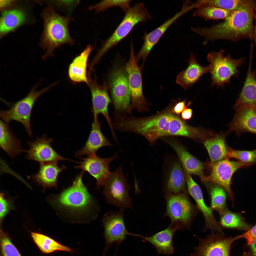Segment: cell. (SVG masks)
Returning a JSON list of instances; mask_svg holds the SVG:
<instances>
[{
	"instance_id": "obj_38",
	"label": "cell",
	"mask_w": 256,
	"mask_h": 256,
	"mask_svg": "<svg viewBox=\"0 0 256 256\" xmlns=\"http://www.w3.org/2000/svg\"><path fill=\"white\" fill-rule=\"evenodd\" d=\"M231 158L249 166L256 164V150L242 151L234 150L230 148L227 156L229 159Z\"/></svg>"
},
{
	"instance_id": "obj_4",
	"label": "cell",
	"mask_w": 256,
	"mask_h": 256,
	"mask_svg": "<svg viewBox=\"0 0 256 256\" xmlns=\"http://www.w3.org/2000/svg\"><path fill=\"white\" fill-rule=\"evenodd\" d=\"M42 16L44 29L40 46L45 52L42 57L44 60L53 56L55 50L58 47L64 44L71 46L74 44L69 28V23L74 19L68 16L59 15L50 5L44 9Z\"/></svg>"
},
{
	"instance_id": "obj_3",
	"label": "cell",
	"mask_w": 256,
	"mask_h": 256,
	"mask_svg": "<svg viewBox=\"0 0 256 256\" xmlns=\"http://www.w3.org/2000/svg\"><path fill=\"white\" fill-rule=\"evenodd\" d=\"M254 0H243L239 7L232 12L222 22L199 27L197 32L205 42L225 40L233 42L248 38L254 40L253 24Z\"/></svg>"
},
{
	"instance_id": "obj_9",
	"label": "cell",
	"mask_w": 256,
	"mask_h": 256,
	"mask_svg": "<svg viewBox=\"0 0 256 256\" xmlns=\"http://www.w3.org/2000/svg\"><path fill=\"white\" fill-rule=\"evenodd\" d=\"M104 186L102 194L108 203L121 210L133 209L130 188L121 167L111 173Z\"/></svg>"
},
{
	"instance_id": "obj_39",
	"label": "cell",
	"mask_w": 256,
	"mask_h": 256,
	"mask_svg": "<svg viewBox=\"0 0 256 256\" xmlns=\"http://www.w3.org/2000/svg\"><path fill=\"white\" fill-rule=\"evenodd\" d=\"M131 0H103L90 7V9H95L97 12L103 11L111 7L118 6L126 12L130 8Z\"/></svg>"
},
{
	"instance_id": "obj_24",
	"label": "cell",
	"mask_w": 256,
	"mask_h": 256,
	"mask_svg": "<svg viewBox=\"0 0 256 256\" xmlns=\"http://www.w3.org/2000/svg\"><path fill=\"white\" fill-rule=\"evenodd\" d=\"M188 66L177 77L176 82L184 89L187 90L194 85L205 74L209 72L208 66H203L198 63L194 55L191 53L186 60Z\"/></svg>"
},
{
	"instance_id": "obj_23",
	"label": "cell",
	"mask_w": 256,
	"mask_h": 256,
	"mask_svg": "<svg viewBox=\"0 0 256 256\" xmlns=\"http://www.w3.org/2000/svg\"><path fill=\"white\" fill-rule=\"evenodd\" d=\"M66 167H59L57 162L40 163L38 171L31 176L33 182L43 189L57 187V179L60 173Z\"/></svg>"
},
{
	"instance_id": "obj_14",
	"label": "cell",
	"mask_w": 256,
	"mask_h": 256,
	"mask_svg": "<svg viewBox=\"0 0 256 256\" xmlns=\"http://www.w3.org/2000/svg\"><path fill=\"white\" fill-rule=\"evenodd\" d=\"M239 235L228 237L211 233L205 238H199L198 245L191 256H230L232 244L240 239Z\"/></svg>"
},
{
	"instance_id": "obj_42",
	"label": "cell",
	"mask_w": 256,
	"mask_h": 256,
	"mask_svg": "<svg viewBox=\"0 0 256 256\" xmlns=\"http://www.w3.org/2000/svg\"><path fill=\"white\" fill-rule=\"evenodd\" d=\"M239 235L240 238L245 239L247 244L250 246L256 239V225L244 233Z\"/></svg>"
},
{
	"instance_id": "obj_26",
	"label": "cell",
	"mask_w": 256,
	"mask_h": 256,
	"mask_svg": "<svg viewBox=\"0 0 256 256\" xmlns=\"http://www.w3.org/2000/svg\"><path fill=\"white\" fill-rule=\"evenodd\" d=\"M179 230L177 226L170 224L166 229L150 236L141 235L140 238L152 245L159 254L170 255L174 251L173 238L175 232Z\"/></svg>"
},
{
	"instance_id": "obj_6",
	"label": "cell",
	"mask_w": 256,
	"mask_h": 256,
	"mask_svg": "<svg viewBox=\"0 0 256 256\" xmlns=\"http://www.w3.org/2000/svg\"><path fill=\"white\" fill-rule=\"evenodd\" d=\"M224 50L220 49L218 51H211L207 55L212 87L215 85L224 88L225 83L230 84L232 77L238 78V68L244 64L246 57L235 59L231 57L230 53L224 56Z\"/></svg>"
},
{
	"instance_id": "obj_2",
	"label": "cell",
	"mask_w": 256,
	"mask_h": 256,
	"mask_svg": "<svg viewBox=\"0 0 256 256\" xmlns=\"http://www.w3.org/2000/svg\"><path fill=\"white\" fill-rule=\"evenodd\" d=\"M83 172L77 176L70 186L53 195L50 200L57 213L70 223H87L96 218L99 207L82 181Z\"/></svg>"
},
{
	"instance_id": "obj_7",
	"label": "cell",
	"mask_w": 256,
	"mask_h": 256,
	"mask_svg": "<svg viewBox=\"0 0 256 256\" xmlns=\"http://www.w3.org/2000/svg\"><path fill=\"white\" fill-rule=\"evenodd\" d=\"M151 19L143 4H135L125 12L123 20L110 36L103 42L93 59L94 61L97 63L107 51L125 37L137 24L146 22Z\"/></svg>"
},
{
	"instance_id": "obj_22",
	"label": "cell",
	"mask_w": 256,
	"mask_h": 256,
	"mask_svg": "<svg viewBox=\"0 0 256 256\" xmlns=\"http://www.w3.org/2000/svg\"><path fill=\"white\" fill-rule=\"evenodd\" d=\"M165 140L176 152L183 168L190 174L197 175L204 182L206 177L204 172L205 164L191 155L176 141L173 139Z\"/></svg>"
},
{
	"instance_id": "obj_36",
	"label": "cell",
	"mask_w": 256,
	"mask_h": 256,
	"mask_svg": "<svg viewBox=\"0 0 256 256\" xmlns=\"http://www.w3.org/2000/svg\"><path fill=\"white\" fill-rule=\"evenodd\" d=\"M0 256H22L6 232L0 231Z\"/></svg>"
},
{
	"instance_id": "obj_46",
	"label": "cell",
	"mask_w": 256,
	"mask_h": 256,
	"mask_svg": "<svg viewBox=\"0 0 256 256\" xmlns=\"http://www.w3.org/2000/svg\"><path fill=\"white\" fill-rule=\"evenodd\" d=\"M11 0H0V7L2 9L5 8L9 6L13 2Z\"/></svg>"
},
{
	"instance_id": "obj_37",
	"label": "cell",
	"mask_w": 256,
	"mask_h": 256,
	"mask_svg": "<svg viewBox=\"0 0 256 256\" xmlns=\"http://www.w3.org/2000/svg\"><path fill=\"white\" fill-rule=\"evenodd\" d=\"M242 1V0H200L197 1V4L199 7L211 6L233 11L239 7Z\"/></svg>"
},
{
	"instance_id": "obj_21",
	"label": "cell",
	"mask_w": 256,
	"mask_h": 256,
	"mask_svg": "<svg viewBox=\"0 0 256 256\" xmlns=\"http://www.w3.org/2000/svg\"><path fill=\"white\" fill-rule=\"evenodd\" d=\"M93 121L88 139L83 147L76 152V156L96 155L98 150L105 146H112L110 141L103 135L101 129V123L98 120V115H93Z\"/></svg>"
},
{
	"instance_id": "obj_1",
	"label": "cell",
	"mask_w": 256,
	"mask_h": 256,
	"mask_svg": "<svg viewBox=\"0 0 256 256\" xmlns=\"http://www.w3.org/2000/svg\"><path fill=\"white\" fill-rule=\"evenodd\" d=\"M171 106L146 117L123 116L119 122L120 129L122 132L142 135L151 145L159 138L166 136H182L201 141L207 138V130L188 125L180 116L172 112Z\"/></svg>"
},
{
	"instance_id": "obj_40",
	"label": "cell",
	"mask_w": 256,
	"mask_h": 256,
	"mask_svg": "<svg viewBox=\"0 0 256 256\" xmlns=\"http://www.w3.org/2000/svg\"><path fill=\"white\" fill-rule=\"evenodd\" d=\"M14 208L13 203L5 197L3 193L0 195V223L5 216Z\"/></svg>"
},
{
	"instance_id": "obj_18",
	"label": "cell",
	"mask_w": 256,
	"mask_h": 256,
	"mask_svg": "<svg viewBox=\"0 0 256 256\" xmlns=\"http://www.w3.org/2000/svg\"><path fill=\"white\" fill-rule=\"evenodd\" d=\"M117 152L113 157L107 158H100L96 155L81 158L82 161L76 162L78 165L74 167L89 173L96 180L97 187L99 188L104 185L109 176V164L117 157Z\"/></svg>"
},
{
	"instance_id": "obj_31",
	"label": "cell",
	"mask_w": 256,
	"mask_h": 256,
	"mask_svg": "<svg viewBox=\"0 0 256 256\" xmlns=\"http://www.w3.org/2000/svg\"><path fill=\"white\" fill-rule=\"evenodd\" d=\"M25 19V14L21 10L14 9L4 11L0 18V36L15 30L24 23Z\"/></svg>"
},
{
	"instance_id": "obj_45",
	"label": "cell",
	"mask_w": 256,
	"mask_h": 256,
	"mask_svg": "<svg viewBox=\"0 0 256 256\" xmlns=\"http://www.w3.org/2000/svg\"><path fill=\"white\" fill-rule=\"evenodd\" d=\"M254 13L253 17L255 21V25H254V40L256 43V2L253 6Z\"/></svg>"
},
{
	"instance_id": "obj_11",
	"label": "cell",
	"mask_w": 256,
	"mask_h": 256,
	"mask_svg": "<svg viewBox=\"0 0 256 256\" xmlns=\"http://www.w3.org/2000/svg\"><path fill=\"white\" fill-rule=\"evenodd\" d=\"M108 81L115 113L126 115L128 113L131 104V93L125 68L117 67L114 69L110 74Z\"/></svg>"
},
{
	"instance_id": "obj_44",
	"label": "cell",
	"mask_w": 256,
	"mask_h": 256,
	"mask_svg": "<svg viewBox=\"0 0 256 256\" xmlns=\"http://www.w3.org/2000/svg\"><path fill=\"white\" fill-rule=\"evenodd\" d=\"M192 110L190 108H187L184 110L181 114V118L184 120L189 119L192 115Z\"/></svg>"
},
{
	"instance_id": "obj_47",
	"label": "cell",
	"mask_w": 256,
	"mask_h": 256,
	"mask_svg": "<svg viewBox=\"0 0 256 256\" xmlns=\"http://www.w3.org/2000/svg\"><path fill=\"white\" fill-rule=\"evenodd\" d=\"M251 253L254 256H256V239L250 245Z\"/></svg>"
},
{
	"instance_id": "obj_16",
	"label": "cell",
	"mask_w": 256,
	"mask_h": 256,
	"mask_svg": "<svg viewBox=\"0 0 256 256\" xmlns=\"http://www.w3.org/2000/svg\"><path fill=\"white\" fill-rule=\"evenodd\" d=\"M88 84L91 93L92 107L91 110L93 115L102 114L105 118L110 128L113 136L115 134L113 128L111 119L108 112L109 105L112 101L108 93L109 86L105 82L101 85L97 82L95 76L92 78L91 74L88 76Z\"/></svg>"
},
{
	"instance_id": "obj_33",
	"label": "cell",
	"mask_w": 256,
	"mask_h": 256,
	"mask_svg": "<svg viewBox=\"0 0 256 256\" xmlns=\"http://www.w3.org/2000/svg\"><path fill=\"white\" fill-rule=\"evenodd\" d=\"M204 183L210 198V207L212 211L215 210L219 214L227 207V193L222 187L219 185L209 182Z\"/></svg>"
},
{
	"instance_id": "obj_19",
	"label": "cell",
	"mask_w": 256,
	"mask_h": 256,
	"mask_svg": "<svg viewBox=\"0 0 256 256\" xmlns=\"http://www.w3.org/2000/svg\"><path fill=\"white\" fill-rule=\"evenodd\" d=\"M234 109L236 112L229 125L228 133L234 132L238 136L245 132L256 134V107L245 105Z\"/></svg>"
},
{
	"instance_id": "obj_13",
	"label": "cell",
	"mask_w": 256,
	"mask_h": 256,
	"mask_svg": "<svg viewBox=\"0 0 256 256\" xmlns=\"http://www.w3.org/2000/svg\"><path fill=\"white\" fill-rule=\"evenodd\" d=\"M249 166L238 161H230L227 159L211 162L209 165L210 174L206 176L204 182H211L222 187L226 192L233 206L234 197L231 187L232 175L239 168Z\"/></svg>"
},
{
	"instance_id": "obj_32",
	"label": "cell",
	"mask_w": 256,
	"mask_h": 256,
	"mask_svg": "<svg viewBox=\"0 0 256 256\" xmlns=\"http://www.w3.org/2000/svg\"><path fill=\"white\" fill-rule=\"evenodd\" d=\"M31 234L34 242L40 251L44 253L49 254L57 251H73L70 248L40 233L32 232Z\"/></svg>"
},
{
	"instance_id": "obj_29",
	"label": "cell",
	"mask_w": 256,
	"mask_h": 256,
	"mask_svg": "<svg viewBox=\"0 0 256 256\" xmlns=\"http://www.w3.org/2000/svg\"><path fill=\"white\" fill-rule=\"evenodd\" d=\"M202 142L208 151L211 163L227 159L230 147L226 144L225 135L217 134Z\"/></svg>"
},
{
	"instance_id": "obj_34",
	"label": "cell",
	"mask_w": 256,
	"mask_h": 256,
	"mask_svg": "<svg viewBox=\"0 0 256 256\" xmlns=\"http://www.w3.org/2000/svg\"><path fill=\"white\" fill-rule=\"evenodd\" d=\"M219 215L220 219L219 223L223 229L247 230L251 228V226L246 222L240 214L231 211L227 207Z\"/></svg>"
},
{
	"instance_id": "obj_20",
	"label": "cell",
	"mask_w": 256,
	"mask_h": 256,
	"mask_svg": "<svg viewBox=\"0 0 256 256\" xmlns=\"http://www.w3.org/2000/svg\"><path fill=\"white\" fill-rule=\"evenodd\" d=\"M189 11L187 5L183 4L181 10L172 17L166 21L157 28L148 33L146 32L142 37L144 42L140 50L136 57L138 64L141 59L144 65L145 60L151 50L169 27L176 20Z\"/></svg>"
},
{
	"instance_id": "obj_25",
	"label": "cell",
	"mask_w": 256,
	"mask_h": 256,
	"mask_svg": "<svg viewBox=\"0 0 256 256\" xmlns=\"http://www.w3.org/2000/svg\"><path fill=\"white\" fill-rule=\"evenodd\" d=\"M253 51L251 50L249 65L244 84L234 108L243 106L256 107V68L251 70Z\"/></svg>"
},
{
	"instance_id": "obj_30",
	"label": "cell",
	"mask_w": 256,
	"mask_h": 256,
	"mask_svg": "<svg viewBox=\"0 0 256 256\" xmlns=\"http://www.w3.org/2000/svg\"><path fill=\"white\" fill-rule=\"evenodd\" d=\"M170 169L165 185L166 193L176 194L186 190L185 177L180 163L174 162Z\"/></svg>"
},
{
	"instance_id": "obj_48",
	"label": "cell",
	"mask_w": 256,
	"mask_h": 256,
	"mask_svg": "<svg viewBox=\"0 0 256 256\" xmlns=\"http://www.w3.org/2000/svg\"><path fill=\"white\" fill-rule=\"evenodd\" d=\"M242 256H254L251 252L249 251L247 252H244Z\"/></svg>"
},
{
	"instance_id": "obj_27",
	"label": "cell",
	"mask_w": 256,
	"mask_h": 256,
	"mask_svg": "<svg viewBox=\"0 0 256 256\" xmlns=\"http://www.w3.org/2000/svg\"><path fill=\"white\" fill-rule=\"evenodd\" d=\"M92 49L90 45L75 57L70 64L68 74L70 79L75 83L84 82L88 84L87 74L88 60Z\"/></svg>"
},
{
	"instance_id": "obj_8",
	"label": "cell",
	"mask_w": 256,
	"mask_h": 256,
	"mask_svg": "<svg viewBox=\"0 0 256 256\" xmlns=\"http://www.w3.org/2000/svg\"><path fill=\"white\" fill-rule=\"evenodd\" d=\"M42 80L41 78L32 87L26 96L14 103L9 109L0 111V117L2 121L7 123L13 120L20 122L30 137L32 135L31 118L35 103L38 98L54 85L53 84L39 90H37Z\"/></svg>"
},
{
	"instance_id": "obj_43",
	"label": "cell",
	"mask_w": 256,
	"mask_h": 256,
	"mask_svg": "<svg viewBox=\"0 0 256 256\" xmlns=\"http://www.w3.org/2000/svg\"><path fill=\"white\" fill-rule=\"evenodd\" d=\"M56 3L59 6L71 10L79 3L78 0H58Z\"/></svg>"
},
{
	"instance_id": "obj_17",
	"label": "cell",
	"mask_w": 256,
	"mask_h": 256,
	"mask_svg": "<svg viewBox=\"0 0 256 256\" xmlns=\"http://www.w3.org/2000/svg\"><path fill=\"white\" fill-rule=\"evenodd\" d=\"M53 140L44 134L37 137L32 142H28L29 149L23 150L26 153V158L28 160L39 163L68 160L59 155L52 147L51 143Z\"/></svg>"
},
{
	"instance_id": "obj_15",
	"label": "cell",
	"mask_w": 256,
	"mask_h": 256,
	"mask_svg": "<svg viewBox=\"0 0 256 256\" xmlns=\"http://www.w3.org/2000/svg\"><path fill=\"white\" fill-rule=\"evenodd\" d=\"M187 191L195 201L196 206L203 216L205 222L204 231L208 229L211 233L224 235L223 229L216 220L210 207L206 204L201 189L193 180L191 174L184 169Z\"/></svg>"
},
{
	"instance_id": "obj_28",
	"label": "cell",
	"mask_w": 256,
	"mask_h": 256,
	"mask_svg": "<svg viewBox=\"0 0 256 256\" xmlns=\"http://www.w3.org/2000/svg\"><path fill=\"white\" fill-rule=\"evenodd\" d=\"M0 146L10 157L14 158L23 152L20 140L10 129L8 123L0 122Z\"/></svg>"
},
{
	"instance_id": "obj_35",
	"label": "cell",
	"mask_w": 256,
	"mask_h": 256,
	"mask_svg": "<svg viewBox=\"0 0 256 256\" xmlns=\"http://www.w3.org/2000/svg\"><path fill=\"white\" fill-rule=\"evenodd\" d=\"M232 11L215 6L205 5L197 8L193 14L194 16L201 17L206 20L225 19Z\"/></svg>"
},
{
	"instance_id": "obj_41",
	"label": "cell",
	"mask_w": 256,
	"mask_h": 256,
	"mask_svg": "<svg viewBox=\"0 0 256 256\" xmlns=\"http://www.w3.org/2000/svg\"><path fill=\"white\" fill-rule=\"evenodd\" d=\"M187 100L185 99L181 101L180 99L177 101L171 109V111L174 114L180 116V114L185 109L187 108L191 104V101L189 102L186 105Z\"/></svg>"
},
{
	"instance_id": "obj_10",
	"label": "cell",
	"mask_w": 256,
	"mask_h": 256,
	"mask_svg": "<svg viewBox=\"0 0 256 256\" xmlns=\"http://www.w3.org/2000/svg\"><path fill=\"white\" fill-rule=\"evenodd\" d=\"M138 64L132 42L129 58L125 68L128 76L131 93V103L128 113H131L134 109L138 113L144 111H149V107L151 105L143 94L141 73L142 69Z\"/></svg>"
},
{
	"instance_id": "obj_12",
	"label": "cell",
	"mask_w": 256,
	"mask_h": 256,
	"mask_svg": "<svg viewBox=\"0 0 256 256\" xmlns=\"http://www.w3.org/2000/svg\"><path fill=\"white\" fill-rule=\"evenodd\" d=\"M110 211L105 213L102 219L104 229L103 236L105 245L102 256H105L109 247L116 242L117 247L129 235L138 237L139 235L132 233L127 230L125 224L123 211Z\"/></svg>"
},
{
	"instance_id": "obj_5",
	"label": "cell",
	"mask_w": 256,
	"mask_h": 256,
	"mask_svg": "<svg viewBox=\"0 0 256 256\" xmlns=\"http://www.w3.org/2000/svg\"><path fill=\"white\" fill-rule=\"evenodd\" d=\"M187 190L174 194L166 193V208L165 216L170 219V225L180 230L189 229L195 218L200 211L196 205L192 203Z\"/></svg>"
}]
</instances>
